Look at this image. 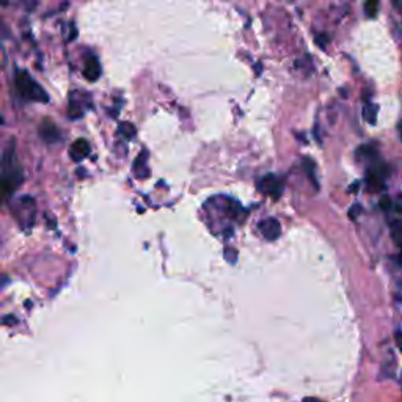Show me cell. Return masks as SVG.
Listing matches in <instances>:
<instances>
[{
    "label": "cell",
    "instance_id": "6da1fadb",
    "mask_svg": "<svg viewBox=\"0 0 402 402\" xmlns=\"http://www.w3.org/2000/svg\"><path fill=\"white\" fill-rule=\"evenodd\" d=\"M16 88L22 94V98L33 102H47L49 96L44 91V88L35 82V79L27 71H18L16 72Z\"/></svg>",
    "mask_w": 402,
    "mask_h": 402
},
{
    "label": "cell",
    "instance_id": "7a4b0ae2",
    "mask_svg": "<svg viewBox=\"0 0 402 402\" xmlns=\"http://www.w3.org/2000/svg\"><path fill=\"white\" fill-rule=\"evenodd\" d=\"M258 229L259 233L263 234V237L266 241H277L278 237L281 236V225L277 219L273 217H269V219H264L258 223Z\"/></svg>",
    "mask_w": 402,
    "mask_h": 402
},
{
    "label": "cell",
    "instance_id": "3957f363",
    "mask_svg": "<svg viewBox=\"0 0 402 402\" xmlns=\"http://www.w3.org/2000/svg\"><path fill=\"white\" fill-rule=\"evenodd\" d=\"M258 189H259V192L266 193V195H272L273 198H278L283 187H281L280 178H277L275 175H267L259 179Z\"/></svg>",
    "mask_w": 402,
    "mask_h": 402
},
{
    "label": "cell",
    "instance_id": "277c9868",
    "mask_svg": "<svg viewBox=\"0 0 402 402\" xmlns=\"http://www.w3.org/2000/svg\"><path fill=\"white\" fill-rule=\"evenodd\" d=\"M38 132H40V137L46 141V143L52 145V143H57V141L62 140V135H60V131H58L57 126L52 123L49 118H46L38 128Z\"/></svg>",
    "mask_w": 402,
    "mask_h": 402
},
{
    "label": "cell",
    "instance_id": "5b68a950",
    "mask_svg": "<svg viewBox=\"0 0 402 402\" xmlns=\"http://www.w3.org/2000/svg\"><path fill=\"white\" fill-rule=\"evenodd\" d=\"M91 153V146L88 143V140L85 138H77L76 141H72V145L69 146V157L72 160H82L88 157V154Z\"/></svg>",
    "mask_w": 402,
    "mask_h": 402
},
{
    "label": "cell",
    "instance_id": "8992f818",
    "mask_svg": "<svg viewBox=\"0 0 402 402\" xmlns=\"http://www.w3.org/2000/svg\"><path fill=\"white\" fill-rule=\"evenodd\" d=\"M132 170H134V175L138 179H146V178H150L151 171H150V167H148V153L146 151H141L138 154V157L135 159L132 165Z\"/></svg>",
    "mask_w": 402,
    "mask_h": 402
},
{
    "label": "cell",
    "instance_id": "52a82bcc",
    "mask_svg": "<svg viewBox=\"0 0 402 402\" xmlns=\"http://www.w3.org/2000/svg\"><path fill=\"white\" fill-rule=\"evenodd\" d=\"M84 76L88 82H96L101 77V65L94 55H90L87 58L85 68H84Z\"/></svg>",
    "mask_w": 402,
    "mask_h": 402
},
{
    "label": "cell",
    "instance_id": "ba28073f",
    "mask_svg": "<svg viewBox=\"0 0 402 402\" xmlns=\"http://www.w3.org/2000/svg\"><path fill=\"white\" fill-rule=\"evenodd\" d=\"M363 118H364V121H366V123L376 124V121H377V106H374V104H371V102L364 104V107H363Z\"/></svg>",
    "mask_w": 402,
    "mask_h": 402
},
{
    "label": "cell",
    "instance_id": "9c48e42d",
    "mask_svg": "<svg viewBox=\"0 0 402 402\" xmlns=\"http://www.w3.org/2000/svg\"><path fill=\"white\" fill-rule=\"evenodd\" d=\"M303 168H305V171H307V175H308V178H310L311 184L314 185V189L319 190V184H317L316 175H314V168H316L314 162H313L310 157H305V159H303Z\"/></svg>",
    "mask_w": 402,
    "mask_h": 402
},
{
    "label": "cell",
    "instance_id": "30bf717a",
    "mask_svg": "<svg viewBox=\"0 0 402 402\" xmlns=\"http://www.w3.org/2000/svg\"><path fill=\"white\" fill-rule=\"evenodd\" d=\"M379 156V151L376 150V148H372V146H361L357 150V157L361 159V160H372V159H376Z\"/></svg>",
    "mask_w": 402,
    "mask_h": 402
},
{
    "label": "cell",
    "instance_id": "8fae6325",
    "mask_svg": "<svg viewBox=\"0 0 402 402\" xmlns=\"http://www.w3.org/2000/svg\"><path fill=\"white\" fill-rule=\"evenodd\" d=\"M118 131H120L121 135H123L124 138H128V140L134 138V137H135V134H137V128H135V126H134L132 123H129V121L121 123V124H120V128H118Z\"/></svg>",
    "mask_w": 402,
    "mask_h": 402
},
{
    "label": "cell",
    "instance_id": "7c38bea8",
    "mask_svg": "<svg viewBox=\"0 0 402 402\" xmlns=\"http://www.w3.org/2000/svg\"><path fill=\"white\" fill-rule=\"evenodd\" d=\"M379 13V0H364V14L372 19Z\"/></svg>",
    "mask_w": 402,
    "mask_h": 402
},
{
    "label": "cell",
    "instance_id": "4fadbf2b",
    "mask_svg": "<svg viewBox=\"0 0 402 402\" xmlns=\"http://www.w3.org/2000/svg\"><path fill=\"white\" fill-rule=\"evenodd\" d=\"M368 189L371 190V192H382L383 189H385V184H383V181H380V179H377V178H371L369 176V179H368Z\"/></svg>",
    "mask_w": 402,
    "mask_h": 402
},
{
    "label": "cell",
    "instance_id": "5bb4252c",
    "mask_svg": "<svg viewBox=\"0 0 402 402\" xmlns=\"http://www.w3.org/2000/svg\"><path fill=\"white\" fill-rule=\"evenodd\" d=\"M225 259L229 263V264H236L237 261V251L231 247H226L225 248Z\"/></svg>",
    "mask_w": 402,
    "mask_h": 402
},
{
    "label": "cell",
    "instance_id": "9a60e30c",
    "mask_svg": "<svg viewBox=\"0 0 402 402\" xmlns=\"http://www.w3.org/2000/svg\"><path fill=\"white\" fill-rule=\"evenodd\" d=\"M380 207H382L383 211L391 209V207H393V201H391V198H390V197H386V195H383V198L380 200Z\"/></svg>",
    "mask_w": 402,
    "mask_h": 402
},
{
    "label": "cell",
    "instance_id": "2e32d148",
    "mask_svg": "<svg viewBox=\"0 0 402 402\" xmlns=\"http://www.w3.org/2000/svg\"><path fill=\"white\" fill-rule=\"evenodd\" d=\"M361 211H363V209H361V206H360V204H354V206H352V209L349 211V217H351L352 220H357V215H360Z\"/></svg>",
    "mask_w": 402,
    "mask_h": 402
},
{
    "label": "cell",
    "instance_id": "e0dca14e",
    "mask_svg": "<svg viewBox=\"0 0 402 402\" xmlns=\"http://www.w3.org/2000/svg\"><path fill=\"white\" fill-rule=\"evenodd\" d=\"M69 28H71V33H69V41H74L77 38V27H76V24H74V22H71L69 24Z\"/></svg>",
    "mask_w": 402,
    "mask_h": 402
},
{
    "label": "cell",
    "instance_id": "ac0fdd59",
    "mask_svg": "<svg viewBox=\"0 0 402 402\" xmlns=\"http://www.w3.org/2000/svg\"><path fill=\"white\" fill-rule=\"evenodd\" d=\"M329 41V38H327L325 35H321V36H316V44L319 47H322V49H325V43Z\"/></svg>",
    "mask_w": 402,
    "mask_h": 402
},
{
    "label": "cell",
    "instance_id": "d6986e66",
    "mask_svg": "<svg viewBox=\"0 0 402 402\" xmlns=\"http://www.w3.org/2000/svg\"><path fill=\"white\" fill-rule=\"evenodd\" d=\"M394 339H396V346L399 347V351L402 352V330H398L394 333Z\"/></svg>",
    "mask_w": 402,
    "mask_h": 402
},
{
    "label": "cell",
    "instance_id": "ffe728a7",
    "mask_svg": "<svg viewBox=\"0 0 402 402\" xmlns=\"http://www.w3.org/2000/svg\"><path fill=\"white\" fill-rule=\"evenodd\" d=\"M358 187H360V182H355L354 185H351V187H349V192H355Z\"/></svg>",
    "mask_w": 402,
    "mask_h": 402
},
{
    "label": "cell",
    "instance_id": "44dd1931",
    "mask_svg": "<svg viewBox=\"0 0 402 402\" xmlns=\"http://www.w3.org/2000/svg\"><path fill=\"white\" fill-rule=\"evenodd\" d=\"M303 402H322V401L314 399V398H307V399H303Z\"/></svg>",
    "mask_w": 402,
    "mask_h": 402
},
{
    "label": "cell",
    "instance_id": "7402d4cb",
    "mask_svg": "<svg viewBox=\"0 0 402 402\" xmlns=\"http://www.w3.org/2000/svg\"><path fill=\"white\" fill-rule=\"evenodd\" d=\"M398 129H399V137H401V141H402V123L398 126Z\"/></svg>",
    "mask_w": 402,
    "mask_h": 402
},
{
    "label": "cell",
    "instance_id": "603a6c76",
    "mask_svg": "<svg viewBox=\"0 0 402 402\" xmlns=\"http://www.w3.org/2000/svg\"><path fill=\"white\" fill-rule=\"evenodd\" d=\"M0 124H3V118L2 116H0Z\"/></svg>",
    "mask_w": 402,
    "mask_h": 402
}]
</instances>
